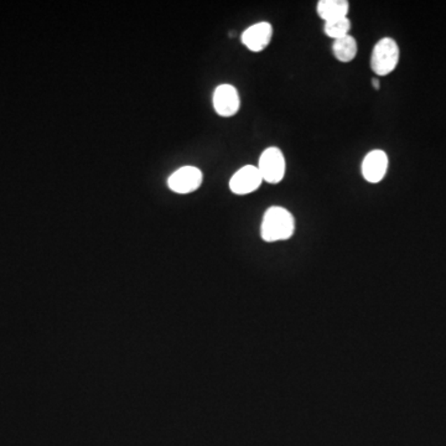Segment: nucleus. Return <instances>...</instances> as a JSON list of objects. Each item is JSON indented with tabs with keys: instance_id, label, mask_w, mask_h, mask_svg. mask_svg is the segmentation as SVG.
Returning a JSON list of instances; mask_svg holds the SVG:
<instances>
[{
	"instance_id": "nucleus-7",
	"label": "nucleus",
	"mask_w": 446,
	"mask_h": 446,
	"mask_svg": "<svg viewBox=\"0 0 446 446\" xmlns=\"http://www.w3.org/2000/svg\"><path fill=\"white\" fill-rule=\"evenodd\" d=\"M388 162V155L384 151H370L362 162V176L368 183H381L387 174Z\"/></svg>"
},
{
	"instance_id": "nucleus-9",
	"label": "nucleus",
	"mask_w": 446,
	"mask_h": 446,
	"mask_svg": "<svg viewBox=\"0 0 446 446\" xmlns=\"http://www.w3.org/2000/svg\"><path fill=\"white\" fill-rule=\"evenodd\" d=\"M316 11L323 22H333L347 18L349 4L346 0H320L317 3Z\"/></svg>"
},
{
	"instance_id": "nucleus-11",
	"label": "nucleus",
	"mask_w": 446,
	"mask_h": 446,
	"mask_svg": "<svg viewBox=\"0 0 446 446\" xmlns=\"http://www.w3.org/2000/svg\"><path fill=\"white\" fill-rule=\"evenodd\" d=\"M349 30H351V20H349V17L342 18L339 20H333V22H325V25H323V32L328 38L333 39V41L347 36Z\"/></svg>"
},
{
	"instance_id": "nucleus-6",
	"label": "nucleus",
	"mask_w": 446,
	"mask_h": 446,
	"mask_svg": "<svg viewBox=\"0 0 446 446\" xmlns=\"http://www.w3.org/2000/svg\"><path fill=\"white\" fill-rule=\"evenodd\" d=\"M262 183H263V178L259 172L258 167H254V165H246V167H241L232 176L231 181H230V188L233 194H252L256 190L260 188Z\"/></svg>"
},
{
	"instance_id": "nucleus-3",
	"label": "nucleus",
	"mask_w": 446,
	"mask_h": 446,
	"mask_svg": "<svg viewBox=\"0 0 446 446\" xmlns=\"http://www.w3.org/2000/svg\"><path fill=\"white\" fill-rule=\"evenodd\" d=\"M258 170L263 181L269 183H279L285 176V158L283 151L277 146H270L262 153L259 158Z\"/></svg>"
},
{
	"instance_id": "nucleus-4",
	"label": "nucleus",
	"mask_w": 446,
	"mask_h": 446,
	"mask_svg": "<svg viewBox=\"0 0 446 446\" xmlns=\"http://www.w3.org/2000/svg\"><path fill=\"white\" fill-rule=\"evenodd\" d=\"M202 172L196 167H180L167 179V186L176 194H191L202 183Z\"/></svg>"
},
{
	"instance_id": "nucleus-10",
	"label": "nucleus",
	"mask_w": 446,
	"mask_h": 446,
	"mask_svg": "<svg viewBox=\"0 0 446 446\" xmlns=\"http://www.w3.org/2000/svg\"><path fill=\"white\" fill-rule=\"evenodd\" d=\"M357 51H358L357 41L351 35L333 41V56H335V59L339 60L340 62H344V64L351 62L352 60L355 59Z\"/></svg>"
},
{
	"instance_id": "nucleus-2",
	"label": "nucleus",
	"mask_w": 446,
	"mask_h": 446,
	"mask_svg": "<svg viewBox=\"0 0 446 446\" xmlns=\"http://www.w3.org/2000/svg\"><path fill=\"white\" fill-rule=\"evenodd\" d=\"M399 46L392 38H383L372 50L371 69L377 76H387L397 69Z\"/></svg>"
},
{
	"instance_id": "nucleus-8",
	"label": "nucleus",
	"mask_w": 446,
	"mask_h": 446,
	"mask_svg": "<svg viewBox=\"0 0 446 446\" xmlns=\"http://www.w3.org/2000/svg\"><path fill=\"white\" fill-rule=\"evenodd\" d=\"M273 38V27L269 22H262L248 27L242 34V43L253 53H260Z\"/></svg>"
},
{
	"instance_id": "nucleus-1",
	"label": "nucleus",
	"mask_w": 446,
	"mask_h": 446,
	"mask_svg": "<svg viewBox=\"0 0 446 446\" xmlns=\"http://www.w3.org/2000/svg\"><path fill=\"white\" fill-rule=\"evenodd\" d=\"M295 221L284 207L273 206L264 214L260 236L265 242H278L289 239L294 235Z\"/></svg>"
},
{
	"instance_id": "nucleus-5",
	"label": "nucleus",
	"mask_w": 446,
	"mask_h": 446,
	"mask_svg": "<svg viewBox=\"0 0 446 446\" xmlns=\"http://www.w3.org/2000/svg\"><path fill=\"white\" fill-rule=\"evenodd\" d=\"M212 102L216 113L223 118L233 117L241 107V98L236 87L228 83H223L216 88Z\"/></svg>"
},
{
	"instance_id": "nucleus-12",
	"label": "nucleus",
	"mask_w": 446,
	"mask_h": 446,
	"mask_svg": "<svg viewBox=\"0 0 446 446\" xmlns=\"http://www.w3.org/2000/svg\"><path fill=\"white\" fill-rule=\"evenodd\" d=\"M372 85H373V88H375V90H379V88H381V86H379V85H381V83H379V80H377V78H373V80H372Z\"/></svg>"
}]
</instances>
